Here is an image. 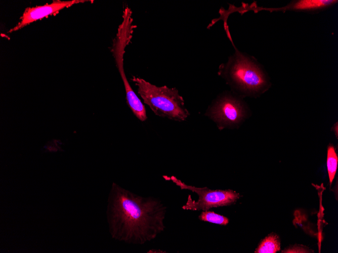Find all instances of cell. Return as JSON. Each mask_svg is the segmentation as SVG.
Segmentation results:
<instances>
[{
  "label": "cell",
  "instance_id": "cell-1",
  "mask_svg": "<svg viewBox=\"0 0 338 253\" xmlns=\"http://www.w3.org/2000/svg\"><path fill=\"white\" fill-rule=\"evenodd\" d=\"M166 211L160 200L138 195L113 183L107 210L109 232L116 240L144 244L164 230Z\"/></svg>",
  "mask_w": 338,
  "mask_h": 253
},
{
  "label": "cell",
  "instance_id": "cell-2",
  "mask_svg": "<svg viewBox=\"0 0 338 253\" xmlns=\"http://www.w3.org/2000/svg\"><path fill=\"white\" fill-rule=\"evenodd\" d=\"M227 26H224L225 29L235 52L226 63L220 65L218 74L238 95L258 97L270 87L269 78L255 57L240 52L235 46Z\"/></svg>",
  "mask_w": 338,
  "mask_h": 253
},
{
  "label": "cell",
  "instance_id": "cell-3",
  "mask_svg": "<svg viewBox=\"0 0 338 253\" xmlns=\"http://www.w3.org/2000/svg\"><path fill=\"white\" fill-rule=\"evenodd\" d=\"M131 80L137 86L144 103L156 115L178 122L185 121L190 116L184 100L176 87L157 86L135 76Z\"/></svg>",
  "mask_w": 338,
  "mask_h": 253
},
{
  "label": "cell",
  "instance_id": "cell-4",
  "mask_svg": "<svg viewBox=\"0 0 338 253\" xmlns=\"http://www.w3.org/2000/svg\"><path fill=\"white\" fill-rule=\"evenodd\" d=\"M248 109L242 97L230 92L219 95L208 106L205 116L219 130L239 126L247 118Z\"/></svg>",
  "mask_w": 338,
  "mask_h": 253
},
{
  "label": "cell",
  "instance_id": "cell-5",
  "mask_svg": "<svg viewBox=\"0 0 338 253\" xmlns=\"http://www.w3.org/2000/svg\"><path fill=\"white\" fill-rule=\"evenodd\" d=\"M165 180H170L179 186L182 189H187L195 192L198 195L197 201L193 200L188 195L186 204L182 207L185 210L208 211L212 208L230 205L239 198L240 195L230 189L213 190L205 187H197L189 185L177 179L175 176H163Z\"/></svg>",
  "mask_w": 338,
  "mask_h": 253
},
{
  "label": "cell",
  "instance_id": "cell-6",
  "mask_svg": "<svg viewBox=\"0 0 338 253\" xmlns=\"http://www.w3.org/2000/svg\"><path fill=\"white\" fill-rule=\"evenodd\" d=\"M85 2H88V1H55L50 4H47L43 6L27 8L20 18V22L15 27L10 29L9 32L17 31L34 21L55 14L65 8Z\"/></svg>",
  "mask_w": 338,
  "mask_h": 253
},
{
  "label": "cell",
  "instance_id": "cell-7",
  "mask_svg": "<svg viewBox=\"0 0 338 253\" xmlns=\"http://www.w3.org/2000/svg\"><path fill=\"white\" fill-rule=\"evenodd\" d=\"M337 0H298L290 2L286 6L280 8L281 11L317 13L326 10L337 3Z\"/></svg>",
  "mask_w": 338,
  "mask_h": 253
},
{
  "label": "cell",
  "instance_id": "cell-8",
  "mask_svg": "<svg viewBox=\"0 0 338 253\" xmlns=\"http://www.w3.org/2000/svg\"><path fill=\"white\" fill-rule=\"evenodd\" d=\"M280 249V243L279 237L275 234H271L262 240L255 252L276 253Z\"/></svg>",
  "mask_w": 338,
  "mask_h": 253
},
{
  "label": "cell",
  "instance_id": "cell-9",
  "mask_svg": "<svg viewBox=\"0 0 338 253\" xmlns=\"http://www.w3.org/2000/svg\"><path fill=\"white\" fill-rule=\"evenodd\" d=\"M338 158L334 147L330 145L327 148V167L330 185L335 176Z\"/></svg>",
  "mask_w": 338,
  "mask_h": 253
},
{
  "label": "cell",
  "instance_id": "cell-10",
  "mask_svg": "<svg viewBox=\"0 0 338 253\" xmlns=\"http://www.w3.org/2000/svg\"><path fill=\"white\" fill-rule=\"evenodd\" d=\"M198 218L203 221L220 225H226L229 223V219L227 217L209 211H204L201 212Z\"/></svg>",
  "mask_w": 338,
  "mask_h": 253
}]
</instances>
